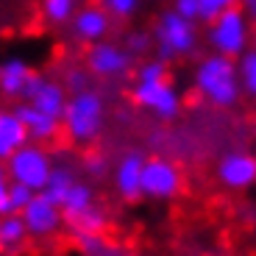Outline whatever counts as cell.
Instances as JSON below:
<instances>
[{
	"label": "cell",
	"instance_id": "obj_28",
	"mask_svg": "<svg viewBox=\"0 0 256 256\" xmlns=\"http://www.w3.org/2000/svg\"><path fill=\"white\" fill-rule=\"evenodd\" d=\"M237 0H198V20L204 22H212V20L223 14L226 8H231Z\"/></svg>",
	"mask_w": 256,
	"mask_h": 256
},
{
	"label": "cell",
	"instance_id": "obj_8",
	"mask_svg": "<svg viewBox=\"0 0 256 256\" xmlns=\"http://www.w3.org/2000/svg\"><path fill=\"white\" fill-rule=\"evenodd\" d=\"M20 218L28 228V237L39 240V242H48V240L58 237L64 228V212L56 200H50L45 192H36L31 198V204L20 212Z\"/></svg>",
	"mask_w": 256,
	"mask_h": 256
},
{
	"label": "cell",
	"instance_id": "obj_25",
	"mask_svg": "<svg viewBox=\"0 0 256 256\" xmlns=\"http://www.w3.org/2000/svg\"><path fill=\"white\" fill-rule=\"evenodd\" d=\"M64 86H67V92H81L86 90V86H92V72L86 70V64L84 67H67L64 70Z\"/></svg>",
	"mask_w": 256,
	"mask_h": 256
},
{
	"label": "cell",
	"instance_id": "obj_32",
	"mask_svg": "<svg viewBox=\"0 0 256 256\" xmlns=\"http://www.w3.org/2000/svg\"><path fill=\"white\" fill-rule=\"evenodd\" d=\"M173 8L181 14V17H186V20H198V0H176L173 3Z\"/></svg>",
	"mask_w": 256,
	"mask_h": 256
},
{
	"label": "cell",
	"instance_id": "obj_34",
	"mask_svg": "<svg viewBox=\"0 0 256 256\" xmlns=\"http://www.w3.org/2000/svg\"><path fill=\"white\" fill-rule=\"evenodd\" d=\"M250 39H254V45H256V28H254V31H250Z\"/></svg>",
	"mask_w": 256,
	"mask_h": 256
},
{
	"label": "cell",
	"instance_id": "obj_30",
	"mask_svg": "<svg viewBox=\"0 0 256 256\" xmlns=\"http://www.w3.org/2000/svg\"><path fill=\"white\" fill-rule=\"evenodd\" d=\"M86 173H90L92 178H103V176L109 173V162H106V156L103 154L86 156Z\"/></svg>",
	"mask_w": 256,
	"mask_h": 256
},
{
	"label": "cell",
	"instance_id": "obj_36",
	"mask_svg": "<svg viewBox=\"0 0 256 256\" xmlns=\"http://www.w3.org/2000/svg\"><path fill=\"white\" fill-rule=\"evenodd\" d=\"M114 256H122V254H114Z\"/></svg>",
	"mask_w": 256,
	"mask_h": 256
},
{
	"label": "cell",
	"instance_id": "obj_22",
	"mask_svg": "<svg viewBox=\"0 0 256 256\" xmlns=\"http://www.w3.org/2000/svg\"><path fill=\"white\" fill-rule=\"evenodd\" d=\"M76 240V250L81 256H114L120 250L106 240V234H78Z\"/></svg>",
	"mask_w": 256,
	"mask_h": 256
},
{
	"label": "cell",
	"instance_id": "obj_12",
	"mask_svg": "<svg viewBox=\"0 0 256 256\" xmlns=\"http://www.w3.org/2000/svg\"><path fill=\"white\" fill-rule=\"evenodd\" d=\"M142 167H145V156L140 150H128L117 159L114 164V190L126 204H136L142 198Z\"/></svg>",
	"mask_w": 256,
	"mask_h": 256
},
{
	"label": "cell",
	"instance_id": "obj_27",
	"mask_svg": "<svg viewBox=\"0 0 256 256\" xmlns=\"http://www.w3.org/2000/svg\"><path fill=\"white\" fill-rule=\"evenodd\" d=\"M156 78H167V62L164 58H150L136 67V81H156Z\"/></svg>",
	"mask_w": 256,
	"mask_h": 256
},
{
	"label": "cell",
	"instance_id": "obj_1",
	"mask_svg": "<svg viewBox=\"0 0 256 256\" xmlns=\"http://www.w3.org/2000/svg\"><path fill=\"white\" fill-rule=\"evenodd\" d=\"M103 126H106V100H103L100 92L95 86L70 92L62 114V128L67 140L76 148H86L100 136Z\"/></svg>",
	"mask_w": 256,
	"mask_h": 256
},
{
	"label": "cell",
	"instance_id": "obj_23",
	"mask_svg": "<svg viewBox=\"0 0 256 256\" xmlns=\"http://www.w3.org/2000/svg\"><path fill=\"white\" fill-rule=\"evenodd\" d=\"M98 6L106 8V14H109L112 20H117V22H126V20L136 17L142 8V0H98Z\"/></svg>",
	"mask_w": 256,
	"mask_h": 256
},
{
	"label": "cell",
	"instance_id": "obj_20",
	"mask_svg": "<svg viewBox=\"0 0 256 256\" xmlns=\"http://www.w3.org/2000/svg\"><path fill=\"white\" fill-rule=\"evenodd\" d=\"M90 204H95V186H92L90 181L78 178L76 184L70 186L67 198L62 200V212H64V218H67V214H76V212L86 209Z\"/></svg>",
	"mask_w": 256,
	"mask_h": 256
},
{
	"label": "cell",
	"instance_id": "obj_9",
	"mask_svg": "<svg viewBox=\"0 0 256 256\" xmlns=\"http://www.w3.org/2000/svg\"><path fill=\"white\" fill-rule=\"evenodd\" d=\"M131 100L156 114L159 120H173L181 112V98L173 90V84L167 78H156V81H136L131 90Z\"/></svg>",
	"mask_w": 256,
	"mask_h": 256
},
{
	"label": "cell",
	"instance_id": "obj_6",
	"mask_svg": "<svg viewBox=\"0 0 256 256\" xmlns=\"http://www.w3.org/2000/svg\"><path fill=\"white\" fill-rule=\"evenodd\" d=\"M86 70L100 81H117L134 70V53L109 39L86 45Z\"/></svg>",
	"mask_w": 256,
	"mask_h": 256
},
{
	"label": "cell",
	"instance_id": "obj_13",
	"mask_svg": "<svg viewBox=\"0 0 256 256\" xmlns=\"http://www.w3.org/2000/svg\"><path fill=\"white\" fill-rule=\"evenodd\" d=\"M17 114L22 117V122H26L28 128V140L31 142H39V145H53V142L62 136V120L53 114H48V112L36 109V106H31L28 100H17Z\"/></svg>",
	"mask_w": 256,
	"mask_h": 256
},
{
	"label": "cell",
	"instance_id": "obj_4",
	"mask_svg": "<svg viewBox=\"0 0 256 256\" xmlns=\"http://www.w3.org/2000/svg\"><path fill=\"white\" fill-rule=\"evenodd\" d=\"M154 39H156V53H159V58H164V62L190 56V53L198 48L195 22L181 17L176 8L159 14L156 28H154Z\"/></svg>",
	"mask_w": 256,
	"mask_h": 256
},
{
	"label": "cell",
	"instance_id": "obj_7",
	"mask_svg": "<svg viewBox=\"0 0 256 256\" xmlns=\"http://www.w3.org/2000/svg\"><path fill=\"white\" fill-rule=\"evenodd\" d=\"M184 190V176H181L178 164L164 156H154L145 159L142 167V198L150 200H173Z\"/></svg>",
	"mask_w": 256,
	"mask_h": 256
},
{
	"label": "cell",
	"instance_id": "obj_19",
	"mask_svg": "<svg viewBox=\"0 0 256 256\" xmlns=\"http://www.w3.org/2000/svg\"><path fill=\"white\" fill-rule=\"evenodd\" d=\"M78 181V173H76V167L70 164H64V162H56L50 170V176H48V184H45V195L50 200H56L58 206H62V200L67 198V192H70V186Z\"/></svg>",
	"mask_w": 256,
	"mask_h": 256
},
{
	"label": "cell",
	"instance_id": "obj_3",
	"mask_svg": "<svg viewBox=\"0 0 256 256\" xmlns=\"http://www.w3.org/2000/svg\"><path fill=\"white\" fill-rule=\"evenodd\" d=\"M53 164H56L53 154L48 150V145H39V142H26L20 150H14V154L3 162L8 178L17 181V184L31 186L34 192L45 190Z\"/></svg>",
	"mask_w": 256,
	"mask_h": 256
},
{
	"label": "cell",
	"instance_id": "obj_29",
	"mask_svg": "<svg viewBox=\"0 0 256 256\" xmlns=\"http://www.w3.org/2000/svg\"><path fill=\"white\" fill-rule=\"evenodd\" d=\"M122 45L134 53V56H142V53L150 50L154 39H150V34H148V31H131V34H126V42H122Z\"/></svg>",
	"mask_w": 256,
	"mask_h": 256
},
{
	"label": "cell",
	"instance_id": "obj_11",
	"mask_svg": "<svg viewBox=\"0 0 256 256\" xmlns=\"http://www.w3.org/2000/svg\"><path fill=\"white\" fill-rule=\"evenodd\" d=\"M112 22L114 20L106 14V8H100L98 3H86V6H78V12L72 14V20L67 26H70V34L76 42L92 45V42H100V39L109 36Z\"/></svg>",
	"mask_w": 256,
	"mask_h": 256
},
{
	"label": "cell",
	"instance_id": "obj_5",
	"mask_svg": "<svg viewBox=\"0 0 256 256\" xmlns=\"http://www.w3.org/2000/svg\"><path fill=\"white\" fill-rule=\"evenodd\" d=\"M209 42L214 45V50L223 53V56L237 58L248 50V42H250V20L245 17L242 8L231 6L226 8L223 14L209 22Z\"/></svg>",
	"mask_w": 256,
	"mask_h": 256
},
{
	"label": "cell",
	"instance_id": "obj_33",
	"mask_svg": "<svg viewBox=\"0 0 256 256\" xmlns=\"http://www.w3.org/2000/svg\"><path fill=\"white\" fill-rule=\"evenodd\" d=\"M240 8L245 12V17L250 20V22H256V0H237Z\"/></svg>",
	"mask_w": 256,
	"mask_h": 256
},
{
	"label": "cell",
	"instance_id": "obj_24",
	"mask_svg": "<svg viewBox=\"0 0 256 256\" xmlns=\"http://www.w3.org/2000/svg\"><path fill=\"white\" fill-rule=\"evenodd\" d=\"M237 72H240V86H242L248 95L256 98V48L254 50H245L242 56H240Z\"/></svg>",
	"mask_w": 256,
	"mask_h": 256
},
{
	"label": "cell",
	"instance_id": "obj_31",
	"mask_svg": "<svg viewBox=\"0 0 256 256\" xmlns=\"http://www.w3.org/2000/svg\"><path fill=\"white\" fill-rule=\"evenodd\" d=\"M8 184H12V178H8L6 167L0 162V214H12V206H8Z\"/></svg>",
	"mask_w": 256,
	"mask_h": 256
},
{
	"label": "cell",
	"instance_id": "obj_35",
	"mask_svg": "<svg viewBox=\"0 0 256 256\" xmlns=\"http://www.w3.org/2000/svg\"><path fill=\"white\" fill-rule=\"evenodd\" d=\"M0 72H3V62H0Z\"/></svg>",
	"mask_w": 256,
	"mask_h": 256
},
{
	"label": "cell",
	"instance_id": "obj_17",
	"mask_svg": "<svg viewBox=\"0 0 256 256\" xmlns=\"http://www.w3.org/2000/svg\"><path fill=\"white\" fill-rule=\"evenodd\" d=\"M64 228L70 231L72 237H78V234H106V228H109V212L95 200L86 209L76 212V214H67L64 218Z\"/></svg>",
	"mask_w": 256,
	"mask_h": 256
},
{
	"label": "cell",
	"instance_id": "obj_14",
	"mask_svg": "<svg viewBox=\"0 0 256 256\" xmlns=\"http://www.w3.org/2000/svg\"><path fill=\"white\" fill-rule=\"evenodd\" d=\"M218 178L228 190H248L256 184V156L226 154L218 164Z\"/></svg>",
	"mask_w": 256,
	"mask_h": 256
},
{
	"label": "cell",
	"instance_id": "obj_18",
	"mask_svg": "<svg viewBox=\"0 0 256 256\" xmlns=\"http://www.w3.org/2000/svg\"><path fill=\"white\" fill-rule=\"evenodd\" d=\"M28 228L26 223H22V218H20L17 212H12V214H0V254H17V250L26 248L28 242Z\"/></svg>",
	"mask_w": 256,
	"mask_h": 256
},
{
	"label": "cell",
	"instance_id": "obj_21",
	"mask_svg": "<svg viewBox=\"0 0 256 256\" xmlns=\"http://www.w3.org/2000/svg\"><path fill=\"white\" fill-rule=\"evenodd\" d=\"M78 0H42V17L50 26H67L78 12Z\"/></svg>",
	"mask_w": 256,
	"mask_h": 256
},
{
	"label": "cell",
	"instance_id": "obj_26",
	"mask_svg": "<svg viewBox=\"0 0 256 256\" xmlns=\"http://www.w3.org/2000/svg\"><path fill=\"white\" fill-rule=\"evenodd\" d=\"M36 195V192L31 190V186H26V184H17V181H12L8 184V206H12V212H22L28 204H31V198Z\"/></svg>",
	"mask_w": 256,
	"mask_h": 256
},
{
	"label": "cell",
	"instance_id": "obj_16",
	"mask_svg": "<svg viewBox=\"0 0 256 256\" xmlns=\"http://www.w3.org/2000/svg\"><path fill=\"white\" fill-rule=\"evenodd\" d=\"M31 64L20 56H12L3 62V72H0V95L6 100H22L26 86L31 81Z\"/></svg>",
	"mask_w": 256,
	"mask_h": 256
},
{
	"label": "cell",
	"instance_id": "obj_2",
	"mask_svg": "<svg viewBox=\"0 0 256 256\" xmlns=\"http://www.w3.org/2000/svg\"><path fill=\"white\" fill-rule=\"evenodd\" d=\"M195 90L212 103V106H234L240 100V72L237 64L231 56L223 53H214V56H206L195 70Z\"/></svg>",
	"mask_w": 256,
	"mask_h": 256
},
{
	"label": "cell",
	"instance_id": "obj_10",
	"mask_svg": "<svg viewBox=\"0 0 256 256\" xmlns=\"http://www.w3.org/2000/svg\"><path fill=\"white\" fill-rule=\"evenodd\" d=\"M67 98H70V92H67V86L62 81L45 76V72H31V81L26 86L22 100H28L31 106H36V109H42V112H48V114L62 120Z\"/></svg>",
	"mask_w": 256,
	"mask_h": 256
},
{
	"label": "cell",
	"instance_id": "obj_15",
	"mask_svg": "<svg viewBox=\"0 0 256 256\" xmlns=\"http://www.w3.org/2000/svg\"><path fill=\"white\" fill-rule=\"evenodd\" d=\"M28 140V128L26 122H22V117L17 114V109H8V106H3L0 109V162H6L8 156L14 154V150H20V148L26 145Z\"/></svg>",
	"mask_w": 256,
	"mask_h": 256
}]
</instances>
